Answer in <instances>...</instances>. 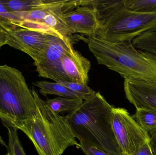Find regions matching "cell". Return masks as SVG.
I'll list each match as a JSON object with an SVG mask.
<instances>
[{
  "label": "cell",
  "instance_id": "1",
  "mask_svg": "<svg viewBox=\"0 0 156 155\" xmlns=\"http://www.w3.org/2000/svg\"><path fill=\"white\" fill-rule=\"evenodd\" d=\"M113 107L97 92L65 117L80 143H85L110 154L126 155L120 148L113 131Z\"/></svg>",
  "mask_w": 156,
  "mask_h": 155
},
{
  "label": "cell",
  "instance_id": "2",
  "mask_svg": "<svg viewBox=\"0 0 156 155\" xmlns=\"http://www.w3.org/2000/svg\"><path fill=\"white\" fill-rule=\"evenodd\" d=\"M88 47L99 64L116 72L124 79L156 82V55L136 49L132 42L113 43L95 35Z\"/></svg>",
  "mask_w": 156,
  "mask_h": 155
},
{
  "label": "cell",
  "instance_id": "3",
  "mask_svg": "<svg viewBox=\"0 0 156 155\" xmlns=\"http://www.w3.org/2000/svg\"><path fill=\"white\" fill-rule=\"evenodd\" d=\"M37 113L33 118L23 122L17 130L23 132L33 143L39 155H62L69 147L80 144L66 117L54 113L33 87Z\"/></svg>",
  "mask_w": 156,
  "mask_h": 155
},
{
  "label": "cell",
  "instance_id": "4",
  "mask_svg": "<svg viewBox=\"0 0 156 155\" xmlns=\"http://www.w3.org/2000/svg\"><path fill=\"white\" fill-rule=\"evenodd\" d=\"M36 113L32 90L22 72L6 65H0V121L4 126L17 129Z\"/></svg>",
  "mask_w": 156,
  "mask_h": 155
},
{
  "label": "cell",
  "instance_id": "5",
  "mask_svg": "<svg viewBox=\"0 0 156 155\" xmlns=\"http://www.w3.org/2000/svg\"><path fill=\"white\" fill-rule=\"evenodd\" d=\"M99 21L96 35L110 42H132L144 33L156 32V12H134L124 5Z\"/></svg>",
  "mask_w": 156,
  "mask_h": 155
},
{
  "label": "cell",
  "instance_id": "6",
  "mask_svg": "<svg viewBox=\"0 0 156 155\" xmlns=\"http://www.w3.org/2000/svg\"><path fill=\"white\" fill-rule=\"evenodd\" d=\"M112 126L118 145L126 155H132L142 146L150 142L149 134L125 108H113Z\"/></svg>",
  "mask_w": 156,
  "mask_h": 155
},
{
  "label": "cell",
  "instance_id": "7",
  "mask_svg": "<svg viewBox=\"0 0 156 155\" xmlns=\"http://www.w3.org/2000/svg\"><path fill=\"white\" fill-rule=\"evenodd\" d=\"M74 49L69 37L65 40L50 35L43 54L34 65L38 76L58 81H70L63 71L61 64L62 57Z\"/></svg>",
  "mask_w": 156,
  "mask_h": 155
},
{
  "label": "cell",
  "instance_id": "8",
  "mask_svg": "<svg viewBox=\"0 0 156 155\" xmlns=\"http://www.w3.org/2000/svg\"><path fill=\"white\" fill-rule=\"evenodd\" d=\"M5 31L8 34L6 45L25 53L34 62L43 54L50 36L41 32L17 26Z\"/></svg>",
  "mask_w": 156,
  "mask_h": 155
},
{
  "label": "cell",
  "instance_id": "9",
  "mask_svg": "<svg viewBox=\"0 0 156 155\" xmlns=\"http://www.w3.org/2000/svg\"><path fill=\"white\" fill-rule=\"evenodd\" d=\"M124 91L126 99L136 109L156 111V82L124 79Z\"/></svg>",
  "mask_w": 156,
  "mask_h": 155
},
{
  "label": "cell",
  "instance_id": "10",
  "mask_svg": "<svg viewBox=\"0 0 156 155\" xmlns=\"http://www.w3.org/2000/svg\"><path fill=\"white\" fill-rule=\"evenodd\" d=\"M63 16L72 33L83 34L89 37L96 35L100 21L92 7L78 6L74 11L64 13Z\"/></svg>",
  "mask_w": 156,
  "mask_h": 155
},
{
  "label": "cell",
  "instance_id": "11",
  "mask_svg": "<svg viewBox=\"0 0 156 155\" xmlns=\"http://www.w3.org/2000/svg\"><path fill=\"white\" fill-rule=\"evenodd\" d=\"M61 64L64 72L70 81L87 84L91 65L80 52L74 49L66 54L61 59Z\"/></svg>",
  "mask_w": 156,
  "mask_h": 155
},
{
  "label": "cell",
  "instance_id": "12",
  "mask_svg": "<svg viewBox=\"0 0 156 155\" xmlns=\"http://www.w3.org/2000/svg\"><path fill=\"white\" fill-rule=\"evenodd\" d=\"M33 84L40 89L39 93L44 96H47L48 95H55L61 97L83 99L77 94L73 93L66 86L56 82L37 81L33 83Z\"/></svg>",
  "mask_w": 156,
  "mask_h": 155
},
{
  "label": "cell",
  "instance_id": "13",
  "mask_svg": "<svg viewBox=\"0 0 156 155\" xmlns=\"http://www.w3.org/2000/svg\"><path fill=\"white\" fill-rule=\"evenodd\" d=\"M48 107L54 113L59 115L62 113H72L79 108L83 103L80 98H70L58 97L48 99L45 101Z\"/></svg>",
  "mask_w": 156,
  "mask_h": 155
},
{
  "label": "cell",
  "instance_id": "14",
  "mask_svg": "<svg viewBox=\"0 0 156 155\" xmlns=\"http://www.w3.org/2000/svg\"><path fill=\"white\" fill-rule=\"evenodd\" d=\"M140 126L148 134L156 133V111L147 108L136 109L132 116Z\"/></svg>",
  "mask_w": 156,
  "mask_h": 155
},
{
  "label": "cell",
  "instance_id": "15",
  "mask_svg": "<svg viewBox=\"0 0 156 155\" xmlns=\"http://www.w3.org/2000/svg\"><path fill=\"white\" fill-rule=\"evenodd\" d=\"M6 9L11 12H26L44 5L46 0H2Z\"/></svg>",
  "mask_w": 156,
  "mask_h": 155
},
{
  "label": "cell",
  "instance_id": "16",
  "mask_svg": "<svg viewBox=\"0 0 156 155\" xmlns=\"http://www.w3.org/2000/svg\"><path fill=\"white\" fill-rule=\"evenodd\" d=\"M132 43L136 49L156 55V32H148L136 37Z\"/></svg>",
  "mask_w": 156,
  "mask_h": 155
},
{
  "label": "cell",
  "instance_id": "17",
  "mask_svg": "<svg viewBox=\"0 0 156 155\" xmlns=\"http://www.w3.org/2000/svg\"><path fill=\"white\" fill-rule=\"evenodd\" d=\"M124 7L141 13L156 12V0H124Z\"/></svg>",
  "mask_w": 156,
  "mask_h": 155
},
{
  "label": "cell",
  "instance_id": "18",
  "mask_svg": "<svg viewBox=\"0 0 156 155\" xmlns=\"http://www.w3.org/2000/svg\"><path fill=\"white\" fill-rule=\"evenodd\" d=\"M8 131V152L11 155H27L18 137L17 129L7 127Z\"/></svg>",
  "mask_w": 156,
  "mask_h": 155
},
{
  "label": "cell",
  "instance_id": "19",
  "mask_svg": "<svg viewBox=\"0 0 156 155\" xmlns=\"http://www.w3.org/2000/svg\"><path fill=\"white\" fill-rule=\"evenodd\" d=\"M56 83L66 86L73 93L77 94L82 97L83 100H87L96 93L87 84H83L71 81H58Z\"/></svg>",
  "mask_w": 156,
  "mask_h": 155
},
{
  "label": "cell",
  "instance_id": "20",
  "mask_svg": "<svg viewBox=\"0 0 156 155\" xmlns=\"http://www.w3.org/2000/svg\"><path fill=\"white\" fill-rule=\"evenodd\" d=\"M19 21L20 18L15 13L9 12L0 0V25L5 30L16 27L12 24Z\"/></svg>",
  "mask_w": 156,
  "mask_h": 155
},
{
  "label": "cell",
  "instance_id": "21",
  "mask_svg": "<svg viewBox=\"0 0 156 155\" xmlns=\"http://www.w3.org/2000/svg\"><path fill=\"white\" fill-rule=\"evenodd\" d=\"M80 148L86 155H113L83 143H80Z\"/></svg>",
  "mask_w": 156,
  "mask_h": 155
},
{
  "label": "cell",
  "instance_id": "22",
  "mask_svg": "<svg viewBox=\"0 0 156 155\" xmlns=\"http://www.w3.org/2000/svg\"><path fill=\"white\" fill-rule=\"evenodd\" d=\"M131 155H154L150 147V142L142 146Z\"/></svg>",
  "mask_w": 156,
  "mask_h": 155
},
{
  "label": "cell",
  "instance_id": "23",
  "mask_svg": "<svg viewBox=\"0 0 156 155\" xmlns=\"http://www.w3.org/2000/svg\"><path fill=\"white\" fill-rule=\"evenodd\" d=\"M8 39V34L5 30L0 25V49L6 45Z\"/></svg>",
  "mask_w": 156,
  "mask_h": 155
},
{
  "label": "cell",
  "instance_id": "24",
  "mask_svg": "<svg viewBox=\"0 0 156 155\" xmlns=\"http://www.w3.org/2000/svg\"><path fill=\"white\" fill-rule=\"evenodd\" d=\"M150 145L153 155H156V133L151 135L150 138Z\"/></svg>",
  "mask_w": 156,
  "mask_h": 155
},
{
  "label": "cell",
  "instance_id": "25",
  "mask_svg": "<svg viewBox=\"0 0 156 155\" xmlns=\"http://www.w3.org/2000/svg\"><path fill=\"white\" fill-rule=\"evenodd\" d=\"M0 144L1 145H2V146H4L5 147H7V146H6V144H5V142L4 141L3 139L2 138L1 136L0 135Z\"/></svg>",
  "mask_w": 156,
  "mask_h": 155
},
{
  "label": "cell",
  "instance_id": "26",
  "mask_svg": "<svg viewBox=\"0 0 156 155\" xmlns=\"http://www.w3.org/2000/svg\"><path fill=\"white\" fill-rule=\"evenodd\" d=\"M5 155H11V154H10V153H9V152H8V153H7V154H6Z\"/></svg>",
  "mask_w": 156,
  "mask_h": 155
}]
</instances>
